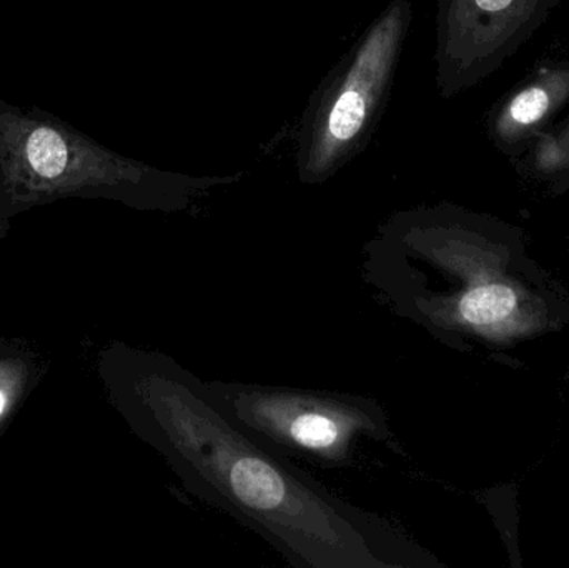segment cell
<instances>
[{"label": "cell", "instance_id": "obj_1", "mask_svg": "<svg viewBox=\"0 0 569 568\" xmlns=\"http://www.w3.org/2000/svg\"><path fill=\"white\" fill-rule=\"evenodd\" d=\"M132 369L140 432L183 489L252 530L291 567L420 566V549L397 524L341 499L253 439L179 360L143 353Z\"/></svg>", "mask_w": 569, "mask_h": 568}, {"label": "cell", "instance_id": "obj_2", "mask_svg": "<svg viewBox=\"0 0 569 568\" xmlns=\"http://www.w3.org/2000/svg\"><path fill=\"white\" fill-rule=\"evenodd\" d=\"M413 22L410 0H390L310 93L297 136V177L333 179L367 150L390 100Z\"/></svg>", "mask_w": 569, "mask_h": 568}, {"label": "cell", "instance_id": "obj_3", "mask_svg": "<svg viewBox=\"0 0 569 568\" xmlns=\"http://www.w3.org/2000/svg\"><path fill=\"white\" fill-rule=\"evenodd\" d=\"M206 386L236 426L288 460L343 470L357 466L370 447L400 449L375 397L236 380H206Z\"/></svg>", "mask_w": 569, "mask_h": 568}, {"label": "cell", "instance_id": "obj_4", "mask_svg": "<svg viewBox=\"0 0 569 568\" xmlns=\"http://www.w3.org/2000/svg\"><path fill=\"white\" fill-rule=\"evenodd\" d=\"M563 0H438V92L453 99L493 76Z\"/></svg>", "mask_w": 569, "mask_h": 568}, {"label": "cell", "instance_id": "obj_5", "mask_svg": "<svg viewBox=\"0 0 569 568\" xmlns=\"http://www.w3.org/2000/svg\"><path fill=\"white\" fill-rule=\"evenodd\" d=\"M569 106V59L541 60L487 117L495 149L520 160Z\"/></svg>", "mask_w": 569, "mask_h": 568}, {"label": "cell", "instance_id": "obj_6", "mask_svg": "<svg viewBox=\"0 0 569 568\" xmlns=\"http://www.w3.org/2000/svg\"><path fill=\"white\" fill-rule=\"evenodd\" d=\"M518 162L533 176L557 183H569V109Z\"/></svg>", "mask_w": 569, "mask_h": 568}, {"label": "cell", "instance_id": "obj_7", "mask_svg": "<svg viewBox=\"0 0 569 568\" xmlns=\"http://www.w3.org/2000/svg\"><path fill=\"white\" fill-rule=\"evenodd\" d=\"M517 306V296L507 286L487 283L467 290L458 299L457 313L470 326H490L507 319Z\"/></svg>", "mask_w": 569, "mask_h": 568}, {"label": "cell", "instance_id": "obj_8", "mask_svg": "<svg viewBox=\"0 0 569 568\" xmlns=\"http://www.w3.org/2000/svg\"><path fill=\"white\" fill-rule=\"evenodd\" d=\"M27 162L37 176L57 179L66 172L69 147L66 140L50 127H39L30 133L26 143Z\"/></svg>", "mask_w": 569, "mask_h": 568}, {"label": "cell", "instance_id": "obj_9", "mask_svg": "<svg viewBox=\"0 0 569 568\" xmlns=\"http://www.w3.org/2000/svg\"><path fill=\"white\" fill-rule=\"evenodd\" d=\"M3 406H6V400H3V396L0 393V413H2Z\"/></svg>", "mask_w": 569, "mask_h": 568}]
</instances>
